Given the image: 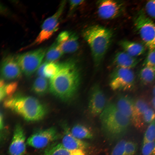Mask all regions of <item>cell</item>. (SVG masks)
Masks as SVG:
<instances>
[{"instance_id": "obj_14", "label": "cell", "mask_w": 155, "mask_h": 155, "mask_svg": "<svg viewBox=\"0 0 155 155\" xmlns=\"http://www.w3.org/2000/svg\"><path fill=\"white\" fill-rule=\"evenodd\" d=\"M26 150V137L23 129L18 124L14 129L11 142L9 146V155H24Z\"/></svg>"}, {"instance_id": "obj_39", "label": "cell", "mask_w": 155, "mask_h": 155, "mask_svg": "<svg viewBox=\"0 0 155 155\" xmlns=\"http://www.w3.org/2000/svg\"><path fill=\"white\" fill-rule=\"evenodd\" d=\"M153 93L154 96H155V85L153 89Z\"/></svg>"}, {"instance_id": "obj_28", "label": "cell", "mask_w": 155, "mask_h": 155, "mask_svg": "<svg viewBox=\"0 0 155 155\" xmlns=\"http://www.w3.org/2000/svg\"><path fill=\"white\" fill-rule=\"evenodd\" d=\"M138 149L137 144L135 142L129 140L126 141L125 150V155H135Z\"/></svg>"}, {"instance_id": "obj_18", "label": "cell", "mask_w": 155, "mask_h": 155, "mask_svg": "<svg viewBox=\"0 0 155 155\" xmlns=\"http://www.w3.org/2000/svg\"><path fill=\"white\" fill-rule=\"evenodd\" d=\"M43 155H86L84 150H71L65 148L61 143L53 144L48 147Z\"/></svg>"}, {"instance_id": "obj_11", "label": "cell", "mask_w": 155, "mask_h": 155, "mask_svg": "<svg viewBox=\"0 0 155 155\" xmlns=\"http://www.w3.org/2000/svg\"><path fill=\"white\" fill-rule=\"evenodd\" d=\"M55 41L63 53L75 52L78 49L79 46L77 35L71 31H65L61 32Z\"/></svg>"}, {"instance_id": "obj_37", "label": "cell", "mask_w": 155, "mask_h": 155, "mask_svg": "<svg viewBox=\"0 0 155 155\" xmlns=\"http://www.w3.org/2000/svg\"><path fill=\"white\" fill-rule=\"evenodd\" d=\"M0 129H2L3 127V117L1 113L0 114Z\"/></svg>"}, {"instance_id": "obj_20", "label": "cell", "mask_w": 155, "mask_h": 155, "mask_svg": "<svg viewBox=\"0 0 155 155\" xmlns=\"http://www.w3.org/2000/svg\"><path fill=\"white\" fill-rule=\"evenodd\" d=\"M119 44L124 51L133 57H136L143 54L145 51L143 45L135 42L124 40L120 41Z\"/></svg>"}, {"instance_id": "obj_13", "label": "cell", "mask_w": 155, "mask_h": 155, "mask_svg": "<svg viewBox=\"0 0 155 155\" xmlns=\"http://www.w3.org/2000/svg\"><path fill=\"white\" fill-rule=\"evenodd\" d=\"M97 6L98 16L105 20L112 19L117 17L121 9V4L113 0L99 1L97 2Z\"/></svg>"}, {"instance_id": "obj_24", "label": "cell", "mask_w": 155, "mask_h": 155, "mask_svg": "<svg viewBox=\"0 0 155 155\" xmlns=\"http://www.w3.org/2000/svg\"><path fill=\"white\" fill-rule=\"evenodd\" d=\"M49 84L46 78L38 77L34 80L32 90L35 93L42 95L46 93L49 87Z\"/></svg>"}, {"instance_id": "obj_1", "label": "cell", "mask_w": 155, "mask_h": 155, "mask_svg": "<svg viewBox=\"0 0 155 155\" xmlns=\"http://www.w3.org/2000/svg\"><path fill=\"white\" fill-rule=\"evenodd\" d=\"M80 79V72L76 62L69 60L63 62L59 71L50 79L49 90L52 94L62 101H69L76 94Z\"/></svg>"}, {"instance_id": "obj_5", "label": "cell", "mask_w": 155, "mask_h": 155, "mask_svg": "<svg viewBox=\"0 0 155 155\" xmlns=\"http://www.w3.org/2000/svg\"><path fill=\"white\" fill-rule=\"evenodd\" d=\"M46 53V49L40 48L17 55L16 59L22 72L27 76L32 75L41 65Z\"/></svg>"}, {"instance_id": "obj_34", "label": "cell", "mask_w": 155, "mask_h": 155, "mask_svg": "<svg viewBox=\"0 0 155 155\" xmlns=\"http://www.w3.org/2000/svg\"><path fill=\"white\" fill-rule=\"evenodd\" d=\"M84 0H70L69 1V11L71 13L78 7L82 4Z\"/></svg>"}, {"instance_id": "obj_7", "label": "cell", "mask_w": 155, "mask_h": 155, "mask_svg": "<svg viewBox=\"0 0 155 155\" xmlns=\"http://www.w3.org/2000/svg\"><path fill=\"white\" fill-rule=\"evenodd\" d=\"M65 3V1L61 2L56 12L44 20L42 25L40 31L29 46L39 44L47 40L58 30L60 18L63 11Z\"/></svg>"}, {"instance_id": "obj_25", "label": "cell", "mask_w": 155, "mask_h": 155, "mask_svg": "<svg viewBox=\"0 0 155 155\" xmlns=\"http://www.w3.org/2000/svg\"><path fill=\"white\" fill-rule=\"evenodd\" d=\"M62 65L63 62H47L44 69L45 78L50 79L55 76L60 70Z\"/></svg>"}, {"instance_id": "obj_23", "label": "cell", "mask_w": 155, "mask_h": 155, "mask_svg": "<svg viewBox=\"0 0 155 155\" xmlns=\"http://www.w3.org/2000/svg\"><path fill=\"white\" fill-rule=\"evenodd\" d=\"M63 54L59 44L55 41L46 52L45 61L47 62L55 61L61 57Z\"/></svg>"}, {"instance_id": "obj_21", "label": "cell", "mask_w": 155, "mask_h": 155, "mask_svg": "<svg viewBox=\"0 0 155 155\" xmlns=\"http://www.w3.org/2000/svg\"><path fill=\"white\" fill-rule=\"evenodd\" d=\"M139 77L142 84L148 85L151 84L155 80V68L144 66L140 71Z\"/></svg>"}, {"instance_id": "obj_3", "label": "cell", "mask_w": 155, "mask_h": 155, "mask_svg": "<svg viewBox=\"0 0 155 155\" xmlns=\"http://www.w3.org/2000/svg\"><path fill=\"white\" fill-rule=\"evenodd\" d=\"M82 36L88 45L95 69L100 65L110 45L113 32L102 26L94 25L83 30Z\"/></svg>"}, {"instance_id": "obj_19", "label": "cell", "mask_w": 155, "mask_h": 155, "mask_svg": "<svg viewBox=\"0 0 155 155\" xmlns=\"http://www.w3.org/2000/svg\"><path fill=\"white\" fill-rule=\"evenodd\" d=\"M134 100L129 96L122 95L118 98L115 104L119 110L123 114L131 119L133 108Z\"/></svg>"}, {"instance_id": "obj_12", "label": "cell", "mask_w": 155, "mask_h": 155, "mask_svg": "<svg viewBox=\"0 0 155 155\" xmlns=\"http://www.w3.org/2000/svg\"><path fill=\"white\" fill-rule=\"evenodd\" d=\"M1 72L2 78L8 80L18 78L22 72L16 57L11 55L6 56L2 60Z\"/></svg>"}, {"instance_id": "obj_31", "label": "cell", "mask_w": 155, "mask_h": 155, "mask_svg": "<svg viewBox=\"0 0 155 155\" xmlns=\"http://www.w3.org/2000/svg\"><path fill=\"white\" fill-rule=\"evenodd\" d=\"M144 62V66H146L155 68V50H150Z\"/></svg>"}, {"instance_id": "obj_38", "label": "cell", "mask_w": 155, "mask_h": 155, "mask_svg": "<svg viewBox=\"0 0 155 155\" xmlns=\"http://www.w3.org/2000/svg\"><path fill=\"white\" fill-rule=\"evenodd\" d=\"M151 103L154 108L155 110V96L152 98L151 100Z\"/></svg>"}, {"instance_id": "obj_4", "label": "cell", "mask_w": 155, "mask_h": 155, "mask_svg": "<svg viewBox=\"0 0 155 155\" xmlns=\"http://www.w3.org/2000/svg\"><path fill=\"white\" fill-rule=\"evenodd\" d=\"M3 105L28 121L41 119L47 111L46 107L36 98L18 94L8 97Z\"/></svg>"}, {"instance_id": "obj_36", "label": "cell", "mask_w": 155, "mask_h": 155, "mask_svg": "<svg viewBox=\"0 0 155 155\" xmlns=\"http://www.w3.org/2000/svg\"><path fill=\"white\" fill-rule=\"evenodd\" d=\"M148 47L150 50H155V37Z\"/></svg>"}, {"instance_id": "obj_35", "label": "cell", "mask_w": 155, "mask_h": 155, "mask_svg": "<svg viewBox=\"0 0 155 155\" xmlns=\"http://www.w3.org/2000/svg\"><path fill=\"white\" fill-rule=\"evenodd\" d=\"M47 62L45 61L41 64L37 70V74L38 77L45 78L44 73V69L45 66Z\"/></svg>"}, {"instance_id": "obj_33", "label": "cell", "mask_w": 155, "mask_h": 155, "mask_svg": "<svg viewBox=\"0 0 155 155\" xmlns=\"http://www.w3.org/2000/svg\"><path fill=\"white\" fill-rule=\"evenodd\" d=\"M145 9L150 16L155 19V0L148 1L146 4Z\"/></svg>"}, {"instance_id": "obj_10", "label": "cell", "mask_w": 155, "mask_h": 155, "mask_svg": "<svg viewBox=\"0 0 155 155\" xmlns=\"http://www.w3.org/2000/svg\"><path fill=\"white\" fill-rule=\"evenodd\" d=\"M106 105V98L98 84H94L90 90L89 98L90 114L94 117L100 116Z\"/></svg>"}, {"instance_id": "obj_9", "label": "cell", "mask_w": 155, "mask_h": 155, "mask_svg": "<svg viewBox=\"0 0 155 155\" xmlns=\"http://www.w3.org/2000/svg\"><path fill=\"white\" fill-rule=\"evenodd\" d=\"M56 129L53 127L37 131L28 138L26 144L37 149L45 147L58 137Z\"/></svg>"}, {"instance_id": "obj_29", "label": "cell", "mask_w": 155, "mask_h": 155, "mask_svg": "<svg viewBox=\"0 0 155 155\" xmlns=\"http://www.w3.org/2000/svg\"><path fill=\"white\" fill-rule=\"evenodd\" d=\"M155 119V112L153 109L149 108L142 116V121L144 126L149 124Z\"/></svg>"}, {"instance_id": "obj_8", "label": "cell", "mask_w": 155, "mask_h": 155, "mask_svg": "<svg viewBox=\"0 0 155 155\" xmlns=\"http://www.w3.org/2000/svg\"><path fill=\"white\" fill-rule=\"evenodd\" d=\"M136 30L148 47L155 37V23L143 11L139 12L134 20Z\"/></svg>"}, {"instance_id": "obj_2", "label": "cell", "mask_w": 155, "mask_h": 155, "mask_svg": "<svg viewBox=\"0 0 155 155\" xmlns=\"http://www.w3.org/2000/svg\"><path fill=\"white\" fill-rule=\"evenodd\" d=\"M100 118L104 134L112 141L122 139L131 123V119L119 110L115 104L112 103L106 105Z\"/></svg>"}, {"instance_id": "obj_17", "label": "cell", "mask_w": 155, "mask_h": 155, "mask_svg": "<svg viewBox=\"0 0 155 155\" xmlns=\"http://www.w3.org/2000/svg\"><path fill=\"white\" fill-rule=\"evenodd\" d=\"M136 57H132L124 51H120L115 55L113 61L116 67L131 69L135 67L139 62Z\"/></svg>"}, {"instance_id": "obj_22", "label": "cell", "mask_w": 155, "mask_h": 155, "mask_svg": "<svg viewBox=\"0 0 155 155\" xmlns=\"http://www.w3.org/2000/svg\"><path fill=\"white\" fill-rule=\"evenodd\" d=\"M71 132L74 136L80 140L90 139L93 137L91 131L86 127L80 124L74 125Z\"/></svg>"}, {"instance_id": "obj_6", "label": "cell", "mask_w": 155, "mask_h": 155, "mask_svg": "<svg viewBox=\"0 0 155 155\" xmlns=\"http://www.w3.org/2000/svg\"><path fill=\"white\" fill-rule=\"evenodd\" d=\"M110 78L109 85L113 90L128 91L134 88L135 75L131 69L116 67Z\"/></svg>"}, {"instance_id": "obj_15", "label": "cell", "mask_w": 155, "mask_h": 155, "mask_svg": "<svg viewBox=\"0 0 155 155\" xmlns=\"http://www.w3.org/2000/svg\"><path fill=\"white\" fill-rule=\"evenodd\" d=\"M149 108L148 103L144 99L138 98L134 100L131 123L137 128L142 129L144 127L142 121V116Z\"/></svg>"}, {"instance_id": "obj_26", "label": "cell", "mask_w": 155, "mask_h": 155, "mask_svg": "<svg viewBox=\"0 0 155 155\" xmlns=\"http://www.w3.org/2000/svg\"><path fill=\"white\" fill-rule=\"evenodd\" d=\"M155 140V119L148 125L143 137L142 145L151 142Z\"/></svg>"}, {"instance_id": "obj_30", "label": "cell", "mask_w": 155, "mask_h": 155, "mask_svg": "<svg viewBox=\"0 0 155 155\" xmlns=\"http://www.w3.org/2000/svg\"><path fill=\"white\" fill-rule=\"evenodd\" d=\"M142 155H155V140L142 145Z\"/></svg>"}, {"instance_id": "obj_32", "label": "cell", "mask_w": 155, "mask_h": 155, "mask_svg": "<svg viewBox=\"0 0 155 155\" xmlns=\"http://www.w3.org/2000/svg\"><path fill=\"white\" fill-rule=\"evenodd\" d=\"M18 86V83L13 82L5 85L4 89L6 96L8 97L13 95L15 92Z\"/></svg>"}, {"instance_id": "obj_27", "label": "cell", "mask_w": 155, "mask_h": 155, "mask_svg": "<svg viewBox=\"0 0 155 155\" xmlns=\"http://www.w3.org/2000/svg\"><path fill=\"white\" fill-rule=\"evenodd\" d=\"M126 141L123 139L118 141L110 155H125V147Z\"/></svg>"}, {"instance_id": "obj_16", "label": "cell", "mask_w": 155, "mask_h": 155, "mask_svg": "<svg viewBox=\"0 0 155 155\" xmlns=\"http://www.w3.org/2000/svg\"><path fill=\"white\" fill-rule=\"evenodd\" d=\"M61 144L65 148L71 150H84L88 146V144L74 136L69 129L66 128Z\"/></svg>"}]
</instances>
